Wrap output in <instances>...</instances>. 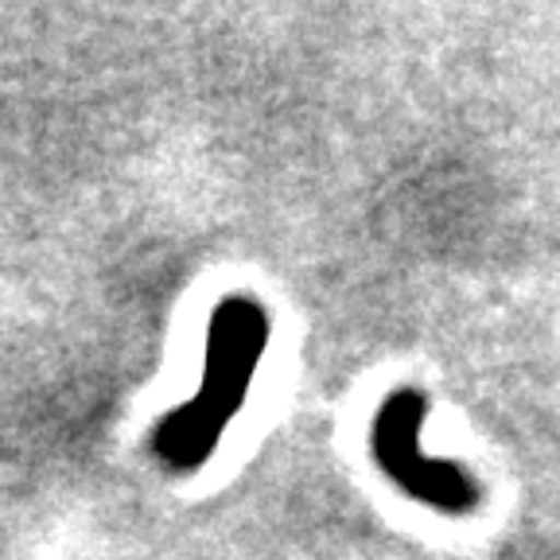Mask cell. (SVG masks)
Returning a JSON list of instances; mask_svg holds the SVG:
<instances>
[{
    "label": "cell",
    "instance_id": "6da1fadb",
    "mask_svg": "<svg viewBox=\"0 0 560 560\" xmlns=\"http://www.w3.org/2000/svg\"><path fill=\"white\" fill-rule=\"evenodd\" d=\"M265 347H269V315L257 300L226 296L210 312L199 389L191 401L172 409L152 429V455L167 471L191 475L214 455L230 420L242 412Z\"/></svg>",
    "mask_w": 560,
    "mask_h": 560
},
{
    "label": "cell",
    "instance_id": "7a4b0ae2",
    "mask_svg": "<svg viewBox=\"0 0 560 560\" xmlns=\"http://www.w3.org/2000/svg\"><path fill=\"white\" fill-rule=\"evenodd\" d=\"M429 401L417 389H397L385 397L370 424V452L377 467L401 490H409L417 502L444 510V514H464L475 506V482L455 464H440L420 452V420Z\"/></svg>",
    "mask_w": 560,
    "mask_h": 560
}]
</instances>
